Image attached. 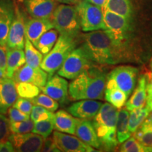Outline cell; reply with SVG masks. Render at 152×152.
<instances>
[{"instance_id":"6da1fadb","label":"cell","mask_w":152,"mask_h":152,"mask_svg":"<svg viewBox=\"0 0 152 152\" xmlns=\"http://www.w3.org/2000/svg\"><path fill=\"white\" fill-rule=\"evenodd\" d=\"M79 37L80 47L96 65H115L130 59L128 40L115 37L109 30L87 32Z\"/></svg>"},{"instance_id":"7a4b0ae2","label":"cell","mask_w":152,"mask_h":152,"mask_svg":"<svg viewBox=\"0 0 152 152\" xmlns=\"http://www.w3.org/2000/svg\"><path fill=\"white\" fill-rule=\"evenodd\" d=\"M106 83V73L102 68L94 66L72 80L68 85V94L73 101L102 99Z\"/></svg>"},{"instance_id":"3957f363","label":"cell","mask_w":152,"mask_h":152,"mask_svg":"<svg viewBox=\"0 0 152 152\" xmlns=\"http://www.w3.org/2000/svg\"><path fill=\"white\" fill-rule=\"evenodd\" d=\"M118 111L111 104H102L92 121L101 147L106 151H112L118 144L116 136V123Z\"/></svg>"},{"instance_id":"277c9868","label":"cell","mask_w":152,"mask_h":152,"mask_svg":"<svg viewBox=\"0 0 152 152\" xmlns=\"http://www.w3.org/2000/svg\"><path fill=\"white\" fill-rule=\"evenodd\" d=\"M50 20L59 35L77 39L80 35V23L75 6L61 4L53 12Z\"/></svg>"},{"instance_id":"5b68a950","label":"cell","mask_w":152,"mask_h":152,"mask_svg":"<svg viewBox=\"0 0 152 152\" xmlns=\"http://www.w3.org/2000/svg\"><path fill=\"white\" fill-rule=\"evenodd\" d=\"M77 39L59 35L52 50L43 57L40 67L51 77L61 68L68 55L76 47Z\"/></svg>"},{"instance_id":"8992f818","label":"cell","mask_w":152,"mask_h":152,"mask_svg":"<svg viewBox=\"0 0 152 152\" xmlns=\"http://www.w3.org/2000/svg\"><path fill=\"white\" fill-rule=\"evenodd\" d=\"M95 65L84 49L81 47H75L64 61L57 74L66 79L73 80Z\"/></svg>"},{"instance_id":"52a82bcc","label":"cell","mask_w":152,"mask_h":152,"mask_svg":"<svg viewBox=\"0 0 152 152\" xmlns=\"http://www.w3.org/2000/svg\"><path fill=\"white\" fill-rule=\"evenodd\" d=\"M78 14L81 30L85 33L106 30L102 9L84 0L75 5Z\"/></svg>"},{"instance_id":"ba28073f","label":"cell","mask_w":152,"mask_h":152,"mask_svg":"<svg viewBox=\"0 0 152 152\" xmlns=\"http://www.w3.org/2000/svg\"><path fill=\"white\" fill-rule=\"evenodd\" d=\"M137 74V68L133 66H118L106 75L105 87H118L129 97L135 88Z\"/></svg>"},{"instance_id":"9c48e42d","label":"cell","mask_w":152,"mask_h":152,"mask_svg":"<svg viewBox=\"0 0 152 152\" xmlns=\"http://www.w3.org/2000/svg\"><path fill=\"white\" fill-rule=\"evenodd\" d=\"M26 18L18 7H15V15L7 37L6 48L23 49L26 41Z\"/></svg>"},{"instance_id":"30bf717a","label":"cell","mask_w":152,"mask_h":152,"mask_svg":"<svg viewBox=\"0 0 152 152\" xmlns=\"http://www.w3.org/2000/svg\"><path fill=\"white\" fill-rule=\"evenodd\" d=\"M9 140L12 143L15 151L38 152L41 151L44 143V137L33 132L14 134L11 133Z\"/></svg>"},{"instance_id":"8fae6325","label":"cell","mask_w":152,"mask_h":152,"mask_svg":"<svg viewBox=\"0 0 152 152\" xmlns=\"http://www.w3.org/2000/svg\"><path fill=\"white\" fill-rule=\"evenodd\" d=\"M56 147L60 151L64 152H92L96 151L94 148L88 145L73 134L55 130L53 132Z\"/></svg>"},{"instance_id":"7c38bea8","label":"cell","mask_w":152,"mask_h":152,"mask_svg":"<svg viewBox=\"0 0 152 152\" xmlns=\"http://www.w3.org/2000/svg\"><path fill=\"white\" fill-rule=\"evenodd\" d=\"M68 85L67 80L56 74L49 77L46 85L40 89L43 93L64 105L68 102Z\"/></svg>"},{"instance_id":"4fadbf2b","label":"cell","mask_w":152,"mask_h":152,"mask_svg":"<svg viewBox=\"0 0 152 152\" xmlns=\"http://www.w3.org/2000/svg\"><path fill=\"white\" fill-rule=\"evenodd\" d=\"M12 78L16 83H28L42 88L46 85L49 75L41 67L33 68L26 63L16 71Z\"/></svg>"},{"instance_id":"5bb4252c","label":"cell","mask_w":152,"mask_h":152,"mask_svg":"<svg viewBox=\"0 0 152 152\" xmlns=\"http://www.w3.org/2000/svg\"><path fill=\"white\" fill-rule=\"evenodd\" d=\"M106 30L115 37L127 40L130 31V19L108 10H102Z\"/></svg>"},{"instance_id":"9a60e30c","label":"cell","mask_w":152,"mask_h":152,"mask_svg":"<svg viewBox=\"0 0 152 152\" xmlns=\"http://www.w3.org/2000/svg\"><path fill=\"white\" fill-rule=\"evenodd\" d=\"M25 9L30 17L50 19L57 7L56 0H23Z\"/></svg>"},{"instance_id":"2e32d148","label":"cell","mask_w":152,"mask_h":152,"mask_svg":"<svg viewBox=\"0 0 152 152\" xmlns=\"http://www.w3.org/2000/svg\"><path fill=\"white\" fill-rule=\"evenodd\" d=\"M102 104L95 99L78 100L68 106L67 111L79 119L90 120L97 114Z\"/></svg>"},{"instance_id":"e0dca14e","label":"cell","mask_w":152,"mask_h":152,"mask_svg":"<svg viewBox=\"0 0 152 152\" xmlns=\"http://www.w3.org/2000/svg\"><path fill=\"white\" fill-rule=\"evenodd\" d=\"M12 0H0V46L6 47L7 37L15 15Z\"/></svg>"},{"instance_id":"ac0fdd59","label":"cell","mask_w":152,"mask_h":152,"mask_svg":"<svg viewBox=\"0 0 152 152\" xmlns=\"http://www.w3.org/2000/svg\"><path fill=\"white\" fill-rule=\"evenodd\" d=\"M16 83L13 78L4 77L0 79V113H7L18 98Z\"/></svg>"},{"instance_id":"d6986e66","label":"cell","mask_w":152,"mask_h":152,"mask_svg":"<svg viewBox=\"0 0 152 152\" xmlns=\"http://www.w3.org/2000/svg\"><path fill=\"white\" fill-rule=\"evenodd\" d=\"M54 28L50 19L35 18L30 17L26 19V37L35 47L39 37L45 32Z\"/></svg>"},{"instance_id":"ffe728a7","label":"cell","mask_w":152,"mask_h":152,"mask_svg":"<svg viewBox=\"0 0 152 152\" xmlns=\"http://www.w3.org/2000/svg\"><path fill=\"white\" fill-rule=\"evenodd\" d=\"M75 134L80 140L94 149L101 148V142L94 125L90 120L80 119L76 126Z\"/></svg>"},{"instance_id":"44dd1931","label":"cell","mask_w":152,"mask_h":152,"mask_svg":"<svg viewBox=\"0 0 152 152\" xmlns=\"http://www.w3.org/2000/svg\"><path fill=\"white\" fill-rule=\"evenodd\" d=\"M147 74L140 76L135 90L130 96V99L125 104V109L131 111L135 109L143 107L146 105L147 99Z\"/></svg>"},{"instance_id":"7402d4cb","label":"cell","mask_w":152,"mask_h":152,"mask_svg":"<svg viewBox=\"0 0 152 152\" xmlns=\"http://www.w3.org/2000/svg\"><path fill=\"white\" fill-rule=\"evenodd\" d=\"M79 118L74 117L69 112L59 110L54 113V130L67 134H75Z\"/></svg>"},{"instance_id":"603a6c76","label":"cell","mask_w":152,"mask_h":152,"mask_svg":"<svg viewBox=\"0 0 152 152\" xmlns=\"http://www.w3.org/2000/svg\"><path fill=\"white\" fill-rule=\"evenodd\" d=\"M7 50V68L5 76L12 78L14 74L26 64V55L23 49H9Z\"/></svg>"},{"instance_id":"cb8c5ba5","label":"cell","mask_w":152,"mask_h":152,"mask_svg":"<svg viewBox=\"0 0 152 152\" xmlns=\"http://www.w3.org/2000/svg\"><path fill=\"white\" fill-rule=\"evenodd\" d=\"M102 10H108L125 18H131L132 8L130 0H105Z\"/></svg>"},{"instance_id":"d4e9b609","label":"cell","mask_w":152,"mask_h":152,"mask_svg":"<svg viewBox=\"0 0 152 152\" xmlns=\"http://www.w3.org/2000/svg\"><path fill=\"white\" fill-rule=\"evenodd\" d=\"M129 111L126 109H121L118 111L116 123V136L118 143H123L131 137V133L129 130Z\"/></svg>"},{"instance_id":"484cf974","label":"cell","mask_w":152,"mask_h":152,"mask_svg":"<svg viewBox=\"0 0 152 152\" xmlns=\"http://www.w3.org/2000/svg\"><path fill=\"white\" fill-rule=\"evenodd\" d=\"M58 31L55 28L49 30L39 37L35 47L44 56H45L54 47L58 39Z\"/></svg>"},{"instance_id":"4316f807","label":"cell","mask_w":152,"mask_h":152,"mask_svg":"<svg viewBox=\"0 0 152 152\" xmlns=\"http://www.w3.org/2000/svg\"><path fill=\"white\" fill-rule=\"evenodd\" d=\"M104 98L117 109H121L125 105L128 96L123 91L118 87H105Z\"/></svg>"},{"instance_id":"83f0119b","label":"cell","mask_w":152,"mask_h":152,"mask_svg":"<svg viewBox=\"0 0 152 152\" xmlns=\"http://www.w3.org/2000/svg\"><path fill=\"white\" fill-rule=\"evenodd\" d=\"M24 49L26 64L33 68L40 67L44 55L34 46L27 37H26Z\"/></svg>"},{"instance_id":"f1b7e54d","label":"cell","mask_w":152,"mask_h":152,"mask_svg":"<svg viewBox=\"0 0 152 152\" xmlns=\"http://www.w3.org/2000/svg\"><path fill=\"white\" fill-rule=\"evenodd\" d=\"M150 111H151L147 105L131 111L130 115H129L128 128L129 130L132 134H134L137 130L140 128V125L143 123L144 120L149 115Z\"/></svg>"},{"instance_id":"f546056e","label":"cell","mask_w":152,"mask_h":152,"mask_svg":"<svg viewBox=\"0 0 152 152\" xmlns=\"http://www.w3.org/2000/svg\"><path fill=\"white\" fill-rule=\"evenodd\" d=\"M134 137L144 146L152 148V125L143 123L134 133Z\"/></svg>"},{"instance_id":"4dcf8cb0","label":"cell","mask_w":152,"mask_h":152,"mask_svg":"<svg viewBox=\"0 0 152 152\" xmlns=\"http://www.w3.org/2000/svg\"><path fill=\"white\" fill-rule=\"evenodd\" d=\"M34 105L41 106L49 111L53 112L56 111L59 107V103L48 95L42 92V94H39L35 97L30 99Z\"/></svg>"},{"instance_id":"1f68e13d","label":"cell","mask_w":152,"mask_h":152,"mask_svg":"<svg viewBox=\"0 0 152 152\" xmlns=\"http://www.w3.org/2000/svg\"><path fill=\"white\" fill-rule=\"evenodd\" d=\"M54 130V118H52L34 123V127L32 132L39 134L44 138H46L51 135Z\"/></svg>"},{"instance_id":"d6a6232c","label":"cell","mask_w":152,"mask_h":152,"mask_svg":"<svg viewBox=\"0 0 152 152\" xmlns=\"http://www.w3.org/2000/svg\"><path fill=\"white\" fill-rule=\"evenodd\" d=\"M119 151L122 152H149L152 151V148L144 146L133 136L123 142Z\"/></svg>"},{"instance_id":"836d02e7","label":"cell","mask_w":152,"mask_h":152,"mask_svg":"<svg viewBox=\"0 0 152 152\" xmlns=\"http://www.w3.org/2000/svg\"><path fill=\"white\" fill-rule=\"evenodd\" d=\"M16 90L19 96L30 99L37 96L40 92V87L28 83H16Z\"/></svg>"},{"instance_id":"e575fe53","label":"cell","mask_w":152,"mask_h":152,"mask_svg":"<svg viewBox=\"0 0 152 152\" xmlns=\"http://www.w3.org/2000/svg\"><path fill=\"white\" fill-rule=\"evenodd\" d=\"M54 116V113L49 111L41 106L33 105L31 113H30V119L34 123L38 121H44L49 118H52Z\"/></svg>"},{"instance_id":"d590c367","label":"cell","mask_w":152,"mask_h":152,"mask_svg":"<svg viewBox=\"0 0 152 152\" xmlns=\"http://www.w3.org/2000/svg\"><path fill=\"white\" fill-rule=\"evenodd\" d=\"M34 127V122L31 119L18 122H10V130L14 134L31 132Z\"/></svg>"},{"instance_id":"8d00e7d4","label":"cell","mask_w":152,"mask_h":152,"mask_svg":"<svg viewBox=\"0 0 152 152\" xmlns=\"http://www.w3.org/2000/svg\"><path fill=\"white\" fill-rule=\"evenodd\" d=\"M33 105L34 104H33V102L29 99L18 96L12 106L16 108L17 109H18L19 111L23 112V113L30 115Z\"/></svg>"},{"instance_id":"74e56055","label":"cell","mask_w":152,"mask_h":152,"mask_svg":"<svg viewBox=\"0 0 152 152\" xmlns=\"http://www.w3.org/2000/svg\"><path fill=\"white\" fill-rule=\"evenodd\" d=\"M11 134L10 121L5 115L0 113V142L7 140Z\"/></svg>"},{"instance_id":"f35d334b","label":"cell","mask_w":152,"mask_h":152,"mask_svg":"<svg viewBox=\"0 0 152 152\" xmlns=\"http://www.w3.org/2000/svg\"><path fill=\"white\" fill-rule=\"evenodd\" d=\"M8 114V118L10 122H18V121H26L30 118V115L23 113L16 108L11 106L7 112Z\"/></svg>"},{"instance_id":"ab89813d","label":"cell","mask_w":152,"mask_h":152,"mask_svg":"<svg viewBox=\"0 0 152 152\" xmlns=\"http://www.w3.org/2000/svg\"><path fill=\"white\" fill-rule=\"evenodd\" d=\"M41 151L58 152L60 151V150L56 147V143H55L54 139H53V137H48L44 138V143Z\"/></svg>"},{"instance_id":"60d3db41","label":"cell","mask_w":152,"mask_h":152,"mask_svg":"<svg viewBox=\"0 0 152 152\" xmlns=\"http://www.w3.org/2000/svg\"><path fill=\"white\" fill-rule=\"evenodd\" d=\"M148 75V81H147V106L152 111V73H147Z\"/></svg>"},{"instance_id":"b9f144b4","label":"cell","mask_w":152,"mask_h":152,"mask_svg":"<svg viewBox=\"0 0 152 152\" xmlns=\"http://www.w3.org/2000/svg\"><path fill=\"white\" fill-rule=\"evenodd\" d=\"M0 68L6 72L7 68V50L6 47L0 46Z\"/></svg>"},{"instance_id":"7bdbcfd3","label":"cell","mask_w":152,"mask_h":152,"mask_svg":"<svg viewBox=\"0 0 152 152\" xmlns=\"http://www.w3.org/2000/svg\"><path fill=\"white\" fill-rule=\"evenodd\" d=\"M15 149L9 139L0 142V152H14Z\"/></svg>"},{"instance_id":"ee69618b","label":"cell","mask_w":152,"mask_h":152,"mask_svg":"<svg viewBox=\"0 0 152 152\" xmlns=\"http://www.w3.org/2000/svg\"><path fill=\"white\" fill-rule=\"evenodd\" d=\"M86 1H89V2L94 4L97 7H99L102 9V7H104V2H105V0H86Z\"/></svg>"},{"instance_id":"f6af8a7d","label":"cell","mask_w":152,"mask_h":152,"mask_svg":"<svg viewBox=\"0 0 152 152\" xmlns=\"http://www.w3.org/2000/svg\"><path fill=\"white\" fill-rule=\"evenodd\" d=\"M58 2L66 4H71V5H76L79 2L77 0H56Z\"/></svg>"},{"instance_id":"bcb514c9","label":"cell","mask_w":152,"mask_h":152,"mask_svg":"<svg viewBox=\"0 0 152 152\" xmlns=\"http://www.w3.org/2000/svg\"><path fill=\"white\" fill-rule=\"evenodd\" d=\"M143 123H147V124H151L152 125V111L149 112V115H147V117L146 118V119L144 120Z\"/></svg>"},{"instance_id":"7dc6e473","label":"cell","mask_w":152,"mask_h":152,"mask_svg":"<svg viewBox=\"0 0 152 152\" xmlns=\"http://www.w3.org/2000/svg\"><path fill=\"white\" fill-rule=\"evenodd\" d=\"M6 77L5 73L1 69V68H0V79L2 78V77Z\"/></svg>"},{"instance_id":"c3c4849f","label":"cell","mask_w":152,"mask_h":152,"mask_svg":"<svg viewBox=\"0 0 152 152\" xmlns=\"http://www.w3.org/2000/svg\"><path fill=\"white\" fill-rule=\"evenodd\" d=\"M149 68H150V69H151V71H152V58L151 59V61H150Z\"/></svg>"},{"instance_id":"681fc988","label":"cell","mask_w":152,"mask_h":152,"mask_svg":"<svg viewBox=\"0 0 152 152\" xmlns=\"http://www.w3.org/2000/svg\"><path fill=\"white\" fill-rule=\"evenodd\" d=\"M77 1H79V2H80V1H84V0H77Z\"/></svg>"}]
</instances>
